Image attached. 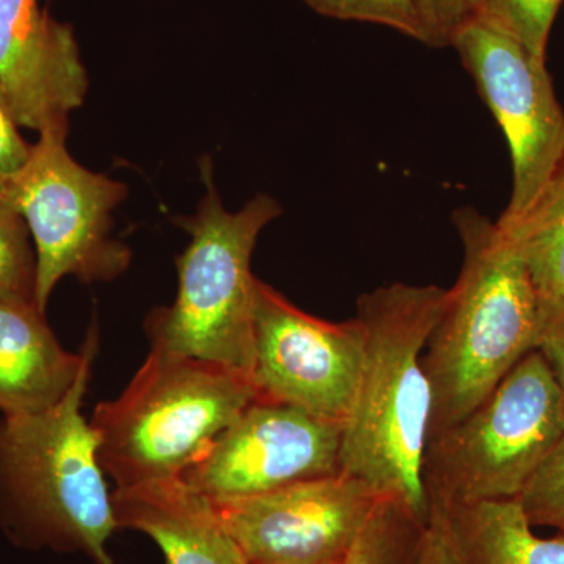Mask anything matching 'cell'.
<instances>
[{
    "mask_svg": "<svg viewBox=\"0 0 564 564\" xmlns=\"http://www.w3.org/2000/svg\"><path fill=\"white\" fill-rule=\"evenodd\" d=\"M447 507L463 564H564V534L536 536L518 499Z\"/></svg>",
    "mask_w": 564,
    "mask_h": 564,
    "instance_id": "15",
    "label": "cell"
},
{
    "mask_svg": "<svg viewBox=\"0 0 564 564\" xmlns=\"http://www.w3.org/2000/svg\"><path fill=\"white\" fill-rule=\"evenodd\" d=\"M417 564H463L452 532L447 503L436 497H430V518Z\"/></svg>",
    "mask_w": 564,
    "mask_h": 564,
    "instance_id": "23",
    "label": "cell"
},
{
    "mask_svg": "<svg viewBox=\"0 0 564 564\" xmlns=\"http://www.w3.org/2000/svg\"><path fill=\"white\" fill-rule=\"evenodd\" d=\"M98 336L88 334L76 355L62 347L35 304L0 300V413L39 414L65 399L95 358Z\"/></svg>",
    "mask_w": 564,
    "mask_h": 564,
    "instance_id": "13",
    "label": "cell"
},
{
    "mask_svg": "<svg viewBox=\"0 0 564 564\" xmlns=\"http://www.w3.org/2000/svg\"><path fill=\"white\" fill-rule=\"evenodd\" d=\"M258 399L250 373L151 348L121 395L93 413L104 474L117 488L180 478Z\"/></svg>",
    "mask_w": 564,
    "mask_h": 564,
    "instance_id": "4",
    "label": "cell"
},
{
    "mask_svg": "<svg viewBox=\"0 0 564 564\" xmlns=\"http://www.w3.org/2000/svg\"><path fill=\"white\" fill-rule=\"evenodd\" d=\"M111 503L118 529L148 534L166 564H248L210 500L181 478L115 488Z\"/></svg>",
    "mask_w": 564,
    "mask_h": 564,
    "instance_id": "14",
    "label": "cell"
},
{
    "mask_svg": "<svg viewBox=\"0 0 564 564\" xmlns=\"http://www.w3.org/2000/svg\"><path fill=\"white\" fill-rule=\"evenodd\" d=\"M32 144L22 139L20 126L0 102V196L31 158Z\"/></svg>",
    "mask_w": 564,
    "mask_h": 564,
    "instance_id": "25",
    "label": "cell"
},
{
    "mask_svg": "<svg viewBox=\"0 0 564 564\" xmlns=\"http://www.w3.org/2000/svg\"><path fill=\"white\" fill-rule=\"evenodd\" d=\"M447 302V289L383 285L358 300L366 329L361 377L344 425L340 474L380 497L406 503L429 521L423 458L432 386L422 356Z\"/></svg>",
    "mask_w": 564,
    "mask_h": 564,
    "instance_id": "1",
    "label": "cell"
},
{
    "mask_svg": "<svg viewBox=\"0 0 564 564\" xmlns=\"http://www.w3.org/2000/svg\"><path fill=\"white\" fill-rule=\"evenodd\" d=\"M66 135L68 126L40 132L24 169L0 196L24 218L35 243V300L44 314L63 278L111 281L131 263V250L111 236V215L128 187L82 166Z\"/></svg>",
    "mask_w": 564,
    "mask_h": 564,
    "instance_id": "7",
    "label": "cell"
},
{
    "mask_svg": "<svg viewBox=\"0 0 564 564\" xmlns=\"http://www.w3.org/2000/svg\"><path fill=\"white\" fill-rule=\"evenodd\" d=\"M426 522L406 503L381 497L343 564H417Z\"/></svg>",
    "mask_w": 564,
    "mask_h": 564,
    "instance_id": "17",
    "label": "cell"
},
{
    "mask_svg": "<svg viewBox=\"0 0 564 564\" xmlns=\"http://www.w3.org/2000/svg\"><path fill=\"white\" fill-rule=\"evenodd\" d=\"M206 195L195 214L177 218L191 242L177 258L176 300L148 317L151 348L192 356L251 375L254 361V291L251 256L259 234L280 217L269 195L228 210L203 163Z\"/></svg>",
    "mask_w": 564,
    "mask_h": 564,
    "instance_id": "5",
    "label": "cell"
},
{
    "mask_svg": "<svg viewBox=\"0 0 564 564\" xmlns=\"http://www.w3.org/2000/svg\"><path fill=\"white\" fill-rule=\"evenodd\" d=\"M35 293L36 256L31 232L24 218L0 198V300L36 306Z\"/></svg>",
    "mask_w": 564,
    "mask_h": 564,
    "instance_id": "19",
    "label": "cell"
},
{
    "mask_svg": "<svg viewBox=\"0 0 564 564\" xmlns=\"http://www.w3.org/2000/svg\"><path fill=\"white\" fill-rule=\"evenodd\" d=\"M344 423L258 399L181 475L209 500L245 499L340 474Z\"/></svg>",
    "mask_w": 564,
    "mask_h": 564,
    "instance_id": "10",
    "label": "cell"
},
{
    "mask_svg": "<svg viewBox=\"0 0 564 564\" xmlns=\"http://www.w3.org/2000/svg\"><path fill=\"white\" fill-rule=\"evenodd\" d=\"M318 14L333 20L370 22L430 44L429 29L419 0H303Z\"/></svg>",
    "mask_w": 564,
    "mask_h": 564,
    "instance_id": "20",
    "label": "cell"
},
{
    "mask_svg": "<svg viewBox=\"0 0 564 564\" xmlns=\"http://www.w3.org/2000/svg\"><path fill=\"white\" fill-rule=\"evenodd\" d=\"M364 345L358 317L322 321L256 281L251 380L259 399L345 425L358 392Z\"/></svg>",
    "mask_w": 564,
    "mask_h": 564,
    "instance_id": "9",
    "label": "cell"
},
{
    "mask_svg": "<svg viewBox=\"0 0 564 564\" xmlns=\"http://www.w3.org/2000/svg\"><path fill=\"white\" fill-rule=\"evenodd\" d=\"M451 46L510 147L513 188L499 220H518L540 198L564 159V111L545 61L478 20L466 22Z\"/></svg>",
    "mask_w": 564,
    "mask_h": 564,
    "instance_id": "8",
    "label": "cell"
},
{
    "mask_svg": "<svg viewBox=\"0 0 564 564\" xmlns=\"http://www.w3.org/2000/svg\"><path fill=\"white\" fill-rule=\"evenodd\" d=\"M564 0H477L473 20L507 33L545 61L549 36Z\"/></svg>",
    "mask_w": 564,
    "mask_h": 564,
    "instance_id": "18",
    "label": "cell"
},
{
    "mask_svg": "<svg viewBox=\"0 0 564 564\" xmlns=\"http://www.w3.org/2000/svg\"><path fill=\"white\" fill-rule=\"evenodd\" d=\"M91 364L50 410L0 417V527L20 547L117 564L106 547L118 530L111 494L82 414Z\"/></svg>",
    "mask_w": 564,
    "mask_h": 564,
    "instance_id": "3",
    "label": "cell"
},
{
    "mask_svg": "<svg viewBox=\"0 0 564 564\" xmlns=\"http://www.w3.org/2000/svg\"><path fill=\"white\" fill-rule=\"evenodd\" d=\"M558 530H560V533L564 534V525L562 527V529H558Z\"/></svg>",
    "mask_w": 564,
    "mask_h": 564,
    "instance_id": "26",
    "label": "cell"
},
{
    "mask_svg": "<svg viewBox=\"0 0 564 564\" xmlns=\"http://www.w3.org/2000/svg\"><path fill=\"white\" fill-rule=\"evenodd\" d=\"M380 499L362 481L337 474L210 502L248 564H343Z\"/></svg>",
    "mask_w": 564,
    "mask_h": 564,
    "instance_id": "11",
    "label": "cell"
},
{
    "mask_svg": "<svg viewBox=\"0 0 564 564\" xmlns=\"http://www.w3.org/2000/svg\"><path fill=\"white\" fill-rule=\"evenodd\" d=\"M536 350L547 362L564 399V303H541Z\"/></svg>",
    "mask_w": 564,
    "mask_h": 564,
    "instance_id": "24",
    "label": "cell"
},
{
    "mask_svg": "<svg viewBox=\"0 0 564 564\" xmlns=\"http://www.w3.org/2000/svg\"><path fill=\"white\" fill-rule=\"evenodd\" d=\"M532 525H564V436L518 497Z\"/></svg>",
    "mask_w": 564,
    "mask_h": 564,
    "instance_id": "21",
    "label": "cell"
},
{
    "mask_svg": "<svg viewBox=\"0 0 564 564\" xmlns=\"http://www.w3.org/2000/svg\"><path fill=\"white\" fill-rule=\"evenodd\" d=\"M497 225L524 261L541 303H564V159L527 214Z\"/></svg>",
    "mask_w": 564,
    "mask_h": 564,
    "instance_id": "16",
    "label": "cell"
},
{
    "mask_svg": "<svg viewBox=\"0 0 564 564\" xmlns=\"http://www.w3.org/2000/svg\"><path fill=\"white\" fill-rule=\"evenodd\" d=\"M563 436L562 391L543 355L532 350L462 421L430 437L423 458L429 499H518Z\"/></svg>",
    "mask_w": 564,
    "mask_h": 564,
    "instance_id": "6",
    "label": "cell"
},
{
    "mask_svg": "<svg viewBox=\"0 0 564 564\" xmlns=\"http://www.w3.org/2000/svg\"><path fill=\"white\" fill-rule=\"evenodd\" d=\"M432 47L451 46L456 32L474 18L477 0H419Z\"/></svg>",
    "mask_w": 564,
    "mask_h": 564,
    "instance_id": "22",
    "label": "cell"
},
{
    "mask_svg": "<svg viewBox=\"0 0 564 564\" xmlns=\"http://www.w3.org/2000/svg\"><path fill=\"white\" fill-rule=\"evenodd\" d=\"M88 91L73 28L40 0H0V102L20 128L68 126Z\"/></svg>",
    "mask_w": 564,
    "mask_h": 564,
    "instance_id": "12",
    "label": "cell"
},
{
    "mask_svg": "<svg viewBox=\"0 0 564 564\" xmlns=\"http://www.w3.org/2000/svg\"><path fill=\"white\" fill-rule=\"evenodd\" d=\"M463 243L458 281L423 351L432 386L430 437L462 421L536 350L541 299L510 237L474 207L454 214Z\"/></svg>",
    "mask_w": 564,
    "mask_h": 564,
    "instance_id": "2",
    "label": "cell"
}]
</instances>
